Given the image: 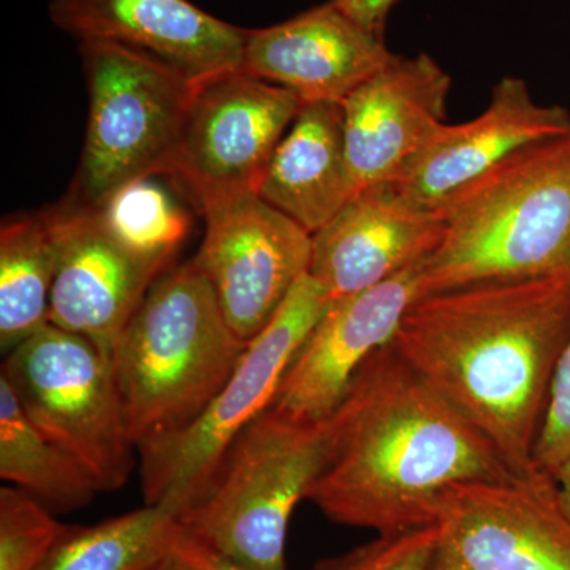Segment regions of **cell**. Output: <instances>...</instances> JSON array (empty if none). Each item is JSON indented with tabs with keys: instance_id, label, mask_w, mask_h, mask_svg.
Masks as SVG:
<instances>
[{
	"instance_id": "6da1fadb",
	"label": "cell",
	"mask_w": 570,
	"mask_h": 570,
	"mask_svg": "<svg viewBox=\"0 0 570 570\" xmlns=\"http://www.w3.org/2000/svg\"><path fill=\"white\" fill-rule=\"evenodd\" d=\"M570 335V279L491 281L422 296L392 346L491 442L520 479Z\"/></svg>"
},
{
	"instance_id": "7a4b0ae2",
	"label": "cell",
	"mask_w": 570,
	"mask_h": 570,
	"mask_svg": "<svg viewBox=\"0 0 570 570\" xmlns=\"http://www.w3.org/2000/svg\"><path fill=\"white\" fill-rule=\"evenodd\" d=\"M333 422L332 456L307 501L337 524L419 530L434 524L450 487L520 479L392 343L360 367Z\"/></svg>"
},
{
	"instance_id": "3957f363",
	"label": "cell",
	"mask_w": 570,
	"mask_h": 570,
	"mask_svg": "<svg viewBox=\"0 0 570 570\" xmlns=\"http://www.w3.org/2000/svg\"><path fill=\"white\" fill-rule=\"evenodd\" d=\"M422 296L491 281L570 279V134L538 142L436 206Z\"/></svg>"
},
{
	"instance_id": "277c9868",
	"label": "cell",
	"mask_w": 570,
	"mask_h": 570,
	"mask_svg": "<svg viewBox=\"0 0 570 570\" xmlns=\"http://www.w3.org/2000/svg\"><path fill=\"white\" fill-rule=\"evenodd\" d=\"M246 347L194 261L160 276L111 347L137 449L197 417Z\"/></svg>"
},
{
	"instance_id": "5b68a950",
	"label": "cell",
	"mask_w": 570,
	"mask_h": 570,
	"mask_svg": "<svg viewBox=\"0 0 570 570\" xmlns=\"http://www.w3.org/2000/svg\"><path fill=\"white\" fill-rule=\"evenodd\" d=\"M333 441V415L305 422L268 409L236 439L183 527L247 568L287 570L292 513L328 464Z\"/></svg>"
},
{
	"instance_id": "8992f818",
	"label": "cell",
	"mask_w": 570,
	"mask_h": 570,
	"mask_svg": "<svg viewBox=\"0 0 570 570\" xmlns=\"http://www.w3.org/2000/svg\"><path fill=\"white\" fill-rule=\"evenodd\" d=\"M332 296L307 273L245 354L208 406L186 425L138 448L148 505L181 515L209 490L228 450L275 403L287 367L325 313Z\"/></svg>"
},
{
	"instance_id": "52a82bcc",
	"label": "cell",
	"mask_w": 570,
	"mask_h": 570,
	"mask_svg": "<svg viewBox=\"0 0 570 570\" xmlns=\"http://www.w3.org/2000/svg\"><path fill=\"white\" fill-rule=\"evenodd\" d=\"M89 118L70 205L100 208L127 184L167 175L197 81L111 41H80Z\"/></svg>"
},
{
	"instance_id": "ba28073f",
	"label": "cell",
	"mask_w": 570,
	"mask_h": 570,
	"mask_svg": "<svg viewBox=\"0 0 570 570\" xmlns=\"http://www.w3.org/2000/svg\"><path fill=\"white\" fill-rule=\"evenodd\" d=\"M0 376L33 425L80 461L100 490L126 485L138 449L111 351L47 324L11 348Z\"/></svg>"
},
{
	"instance_id": "9c48e42d",
	"label": "cell",
	"mask_w": 570,
	"mask_h": 570,
	"mask_svg": "<svg viewBox=\"0 0 570 570\" xmlns=\"http://www.w3.org/2000/svg\"><path fill=\"white\" fill-rule=\"evenodd\" d=\"M302 105L288 89L243 70L197 81L167 176L202 214L228 198L257 194Z\"/></svg>"
},
{
	"instance_id": "30bf717a",
	"label": "cell",
	"mask_w": 570,
	"mask_h": 570,
	"mask_svg": "<svg viewBox=\"0 0 570 570\" xmlns=\"http://www.w3.org/2000/svg\"><path fill=\"white\" fill-rule=\"evenodd\" d=\"M434 524L428 570H570V519L551 475L456 483Z\"/></svg>"
},
{
	"instance_id": "8fae6325",
	"label": "cell",
	"mask_w": 570,
	"mask_h": 570,
	"mask_svg": "<svg viewBox=\"0 0 570 570\" xmlns=\"http://www.w3.org/2000/svg\"><path fill=\"white\" fill-rule=\"evenodd\" d=\"M204 216L205 238L193 261L228 325L249 343L309 273L313 235L255 193L209 206Z\"/></svg>"
},
{
	"instance_id": "7c38bea8",
	"label": "cell",
	"mask_w": 570,
	"mask_h": 570,
	"mask_svg": "<svg viewBox=\"0 0 570 570\" xmlns=\"http://www.w3.org/2000/svg\"><path fill=\"white\" fill-rule=\"evenodd\" d=\"M423 262L376 287L333 298L296 352L269 409L305 422L332 417L360 367L392 343L409 307L422 298Z\"/></svg>"
},
{
	"instance_id": "4fadbf2b",
	"label": "cell",
	"mask_w": 570,
	"mask_h": 570,
	"mask_svg": "<svg viewBox=\"0 0 570 570\" xmlns=\"http://www.w3.org/2000/svg\"><path fill=\"white\" fill-rule=\"evenodd\" d=\"M50 217L56 246L50 324L111 351L164 268L122 245L97 209L67 205Z\"/></svg>"
},
{
	"instance_id": "5bb4252c",
	"label": "cell",
	"mask_w": 570,
	"mask_h": 570,
	"mask_svg": "<svg viewBox=\"0 0 570 570\" xmlns=\"http://www.w3.org/2000/svg\"><path fill=\"white\" fill-rule=\"evenodd\" d=\"M444 232L438 209L407 200L393 183L374 184L313 235L309 275L332 299L358 294L425 261Z\"/></svg>"
},
{
	"instance_id": "9a60e30c",
	"label": "cell",
	"mask_w": 570,
	"mask_h": 570,
	"mask_svg": "<svg viewBox=\"0 0 570 570\" xmlns=\"http://www.w3.org/2000/svg\"><path fill=\"white\" fill-rule=\"evenodd\" d=\"M452 88L430 55L395 56L343 100L344 140L356 193L393 183L444 124Z\"/></svg>"
},
{
	"instance_id": "2e32d148",
	"label": "cell",
	"mask_w": 570,
	"mask_h": 570,
	"mask_svg": "<svg viewBox=\"0 0 570 570\" xmlns=\"http://www.w3.org/2000/svg\"><path fill=\"white\" fill-rule=\"evenodd\" d=\"M568 134L569 110L535 102L527 82L504 77L479 118L459 126L442 124L393 184L407 200L436 208L524 148Z\"/></svg>"
},
{
	"instance_id": "e0dca14e",
	"label": "cell",
	"mask_w": 570,
	"mask_h": 570,
	"mask_svg": "<svg viewBox=\"0 0 570 570\" xmlns=\"http://www.w3.org/2000/svg\"><path fill=\"white\" fill-rule=\"evenodd\" d=\"M52 24L159 59L193 81L242 70L246 31L189 0H51Z\"/></svg>"
},
{
	"instance_id": "ac0fdd59",
	"label": "cell",
	"mask_w": 570,
	"mask_h": 570,
	"mask_svg": "<svg viewBox=\"0 0 570 570\" xmlns=\"http://www.w3.org/2000/svg\"><path fill=\"white\" fill-rule=\"evenodd\" d=\"M395 56L384 37L330 0L272 28L246 31L242 70L288 89L303 104H343Z\"/></svg>"
},
{
	"instance_id": "d6986e66",
	"label": "cell",
	"mask_w": 570,
	"mask_h": 570,
	"mask_svg": "<svg viewBox=\"0 0 570 570\" xmlns=\"http://www.w3.org/2000/svg\"><path fill=\"white\" fill-rule=\"evenodd\" d=\"M257 194L317 234L356 194L344 140L343 105L303 104L266 167Z\"/></svg>"
},
{
	"instance_id": "ffe728a7",
	"label": "cell",
	"mask_w": 570,
	"mask_h": 570,
	"mask_svg": "<svg viewBox=\"0 0 570 570\" xmlns=\"http://www.w3.org/2000/svg\"><path fill=\"white\" fill-rule=\"evenodd\" d=\"M0 478L31 494L52 513L85 508L102 491L80 461L33 425L2 376Z\"/></svg>"
},
{
	"instance_id": "44dd1931",
	"label": "cell",
	"mask_w": 570,
	"mask_h": 570,
	"mask_svg": "<svg viewBox=\"0 0 570 570\" xmlns=\"http://www.w3.org/2000/svg\"><path fill=\"white\" fill-rule=\"evenodd\" d=\"M56 246L50 213L18 217L0 230V344L7 354L50 324Z\"/></svg>"
},
{
	"instance_id": "7402d4cb",
	"label": "cell",
	"mask_w": 570,
	"mask_h": 570,
	"mask_svg": "<svg viewBox=\"0 0 570 570\" xmlns=\"http://www.w3.org/2000/svg\"><path fill=\"white\" fill-rule=\"evenodd\" d=\"M181 528L171 510L148 504L92 527H66L37 570H154Z\"/></svg>"
},
{
	"instance_id": "603a6c76",
	"label": "cell",
	"mask_w": 570,
	"mask_h": 570,
	"mask_svg": "<svg viewBox=\"0 0 570 570\" xmlns=\"http://www.w3.org/2000/svg\"><path fill=\"white\" fill-rule=\"evenodd\" d=\"M97 212L122 245L163 268L189 230L186 214L151 178L127 184Z\"/></svg>"
},
{
	"instance_id": "cb8c5ba5",
	"label": "cell",
	"mask_w": 570,
	"mask_h": 570,
	"mask_svg": "<svg viewBox=\"0 0 570 570\" xmlns=\"http://www.w3.org/2000/svg\"><path fill=\"white\" fill-rule=\"evenodd\" d=\"M66 524L31 494L0 489V570H37Z\"/></svg>"
},
{
	"instance_id": "d4e9b609",
	"label": "cell",
	"mask_w": 570,
	"mask_h": 570,
	"mask_svg": "<svg viewBox=\"0 0 570 570\" xmlns=\"http://www.w3.org/2000/svg\"><path fill=\"white\" fill-rule=\"evenodd\" d=\"M436 538V524L377 535L343 557L322 561L316 570H428Z\"/></svg>"
},
{
	"instance_id": "484cf974",
	"label": "cell",
	"mask_w": 570,
	"mask_h": 570,
	"mask_svg": "<svg viewBox=\"0 0 570 570\" xmlns=\"http://www.w3.org/2000/svg\"><path fill=\"white\" fill-rule=\"evenodd\" d=\"M570 453V335L554 367L542 425L535 442V471L551 475Z\"/></svg>"
},
{
	"instance_id": "4316f807",
	"label": "cell",
	"mask_w": 570,
	"mask_h": 570,
	"mask_svg": "<svg viewBox=\"0 0 570 570\" xmlns=\"http://www.w3.org/2000/svg\"><path fill=\"white\" fill-rule=\"evenodd\" d=\"M160 568L163 570H254L232 560L212 543L198 538L184 527Z\"/></svg>"
},
{
	"instance_id": "83f0119b",
	"label": "cell",
	"mask_w": 570,
	"mask_h": 570,
	"mask_svg": "<svg viewBox=\"0 0 570 570\" xmlns=\"http://www.w3.org/2000/svg\"><path fill=\"white\" fill-rule=\"evenodd\" d=\"M332 2L367 31L384 37L389 14L396 0H332Z\"/></svg>"
},
{
	"instance_id": "f1b7e54d",
	"label": "cell",
	"mask_w": 570,
	"mask_h": 570,
	"mask_svg": "<svg viewBox=\"0 0 570 570\" xmlns=\"http://www.w3.org/2000/svg\"><path fill=\"white\" fill-rule=\"evenodd\" d=\"M554 487H557L558 501L566 515L570 519V453L562 461L560 468L553 474Z\"/></svg>"
},
{
	"instance_id": "f546056e",
	"label": "cell",
	"mask_w": 570,
	"mask_h": 570,
	"mask_svg": "<svg viewBox=\"0 0 570 570\" xmlns=\"http://www.w3.org/2000/svg\"><path fill=\"white\" fill-rule=\"evenodd\" d=\"M154 570H163V568H160V566H159V568H157V569H154Z\"/></svg>"
}]
</instances>
